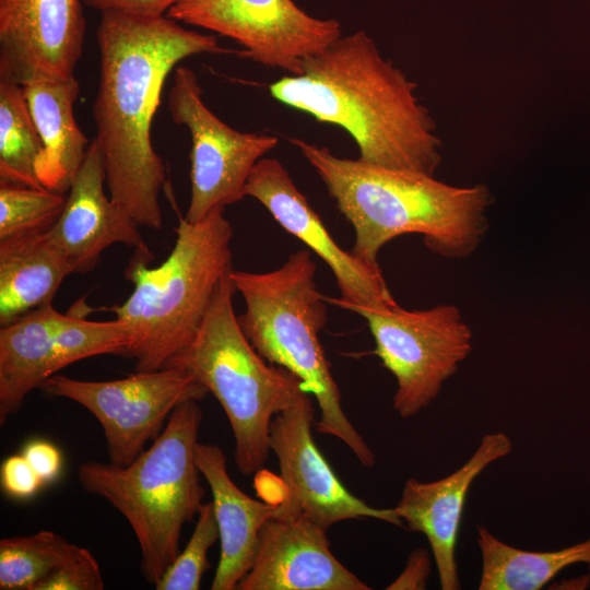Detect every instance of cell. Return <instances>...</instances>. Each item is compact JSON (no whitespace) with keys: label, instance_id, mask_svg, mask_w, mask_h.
I'll list each match as a JSON object with an SVG mask.
<instances>
[{"label":"cell","instance_id":"9c48e42d","mask_svg":"<svg viewBox=\"0 0 590 590\" xmlns=\"http://www.w3.org/2000/svg\"><path fill=\"white\" fill-rule=\"evenodd\" d=\"M131 346V331L119 319L91 321L61 314L51 304L1 326L0 423L60 369L105 354L127 358Z\"/></svg>","mask_w":590,"mask_h":590},{"label":"cell","instance_id":"9a60e30c","mask_svg":"<svg viewBox=\"0 0 590 590\" xmlns=\"http://www.w3.org/2000/svg\"><path fill=\"white\" fill-rule=\"evenodd\" d=\"M83 7L82 0H0V79L24 85L75 76Z\"/></svg>","mask_w":590,"mask_h":590},{"label":"cell","instance_id":"f546056e","mask_svg":"<svg viewBox=\"0 0 590 590\" xmlns=\"http://www.w3.org/2000/svg\"><path fill=\"white\" fill-rule=\"evenodd\" d=\"M180 0H82L84 7L103 13L163 16Z\"/></svg>","mask_w":590,"mask_h":590},{"label":"cell","instance_id":"603a6c76","mask_svg":"<svg viewBox=\"0 0 590 590\" xmlns=\"http://www.w3.org/2000/svg\"><path fill=\"white\" fill-rule=\"evenodd\" d=\"M42 150L22 85L0 79V181L44 188L35 170Z\"/></svg>","mask_w":590,"mask_h":590},{"label":"cell","instance_id":"ba28073f","mask_svg":"<svg viewBox=\"0 0 590 590\" xmlns=\"http://www.w3.org/2000/svg\"><path fill=\"white\" fill-rule=\"evenodd\" d=\"M349 310L367 321L375 354L397 381L393 409L404 418L429 406L472 352V330L455 305L405 310L396 304Z\"/></svg>","mask_w":590,"mask_h":590},{"label":"cell","instance_id":"d6986e66","mask_svg":"<svg viewBox=\"0 0 590 590\" xmlns=\"http://www.w3.org/2000/svg\"><path fill=\"white\" fill-rule=\"evenodd\" d=\"M196 462L212 493L221 554L212 590H235L251 569L263 526L274 517L275 504L245 494L231 479L221 447L198 441Z\"/></svg>","mask_w":590,"mask_h":590},{"label":"cell","instance_id":"f1b7e54d","mask_svg":"<svg viewBox=\"0 0 590 590\" xmlns=\"http://www.w3.org/2000/svg\"><path fill=\"white\" fill-rule=\"evenodd\" d=\"M44 484L54 482L61 473L62 455L59 448L45 439H32L21 451Z\"/></svg>","mask_w":590,"mask_h":590},{"label":"cell","instance_id":"7c38bea8","mask_svg":"<svg viewBox=\"0 0 590 590\" xmlns=\"http://www.w3.org/2000/svg\"><path fill=\"white\" fill-rule=\"evenodd\" d=\"M166 15L228 37L241 57L288 75L342 36L339 21L314 17L293 0H180Z\"/></svg>","mask_w":590,"mask_h":590},{"label":"cell","instance_id":"d4e9b609","mask_svg":"<svg viewBox=\"0 0 590 590\" xmlns=\"http://www.w3.org/2000/svg\"><path fill=\"white\" fill-rule=\"evenodd\" d=\"M67 194L0 181V241L49 232L61 215Z\"/></svg>","mask_w":590,"mask_h":590},{"label":"cell","instance_id":"cb8c5ba5","mask_svg":"<svg viewBox=\"0 0 590 590\" xmlns=\"http://www.w3.org/2000/svg\"><path fill=\"white\" fill-rule=\"evenodd\" d=\"M62 535L40 530L0 541V589L35 590L78 551Z\"/></svg>","mask_w":590,"mask_h":590},{"label":"cell","instance_id":"5bb4252c","mask_svg":"<svg viewBox=\"0 0 590 590\" xmlns=\"http://www.w3.org/2000/svg\"><path fill=\"white\" fill-rule=\"evenodd\" d=\"M245 194L259 201L283 229L302 240L331 269L340 297H326L329 304L346 310L355 306L379 308L397 304L380 267L338 245L279 160L263 157L255 165Z\"/></svg>","mask_w":590,"mask_h":590},{"label":"cell","instance_id":"484cf974","mask_svg":"<svg viewBox=\"0 0 590 590\" xmlns=\"http://www.w3.org/2000/svg\"><path fill=\"white\" fill-rule=\"evenodd\" d=\"M220 539L212 502L203 503L194 530L176 559L154 587L156 590H198L210 565L208 552Z\"/></svg>","mask_w":590,"mask_h":590},{"label":"cell","instance_id":"7402d4cb","mask_svg":"<svg viewBox=\"0 0 590 590\" xmlns=\"http://www.w3.org/2000/svg\"><path fill=\"white\" fill-rule=\"evenodd\" d=\"M476 530L482 559L480 590H539L571 565L590 568V538L562 550L536 552L511 546L483 526Z\"/></svg>","mask_w":590,"mask_h":590},{"label":"cell","instance_id":"30bf717a","mask_svg":"<svg viewBox=\"0 0 590 590\" xmlns=\"http://www.w3.org/2000/svg\"><path fill=\"white\" fill-rule=\"evenodd\" d=\"M42 388L93 414L103 427L109 462L120 467L130 464L158 437L178 405L200 402L209 393L192 374L177 367L135 371L107 381L56 374Z\"/></svg>","mask_w":590,"mask_h":590},{"label":"cell","instance_id":"2e32d148","mask_svg":"<svg viewBox=\"0 0 590 590\" xmlns=\"http://www.w3.org/2000/svg\"><path fill=\"white\" fill-rule=\"evenodd\" d=\"M511 450L508 435L487 434L472 456L447 476L429 482L411 477L404 484L393 508L406 530L426 536L442 590L460 588L456 548L468 492L488 465Z\"/></svg>","mask_w":590,"mask_h":590},{"label":"cell","instance_id":"e0dca14e","mask_svg":"<svg viewBox=\"0 0 590 590\" xmlns=\"http://www.w3.org/2000/svg\"><path fill=\"white\" fill-rule=\"evenodd\" d=\"M326 529L304 516L273 517L238 590H369L332 554Z\"/></svg>","mask_w":590,"mask_h":590},{"label":"cell","instance_id":"44dd1931","mask_svg":"<svg viewBox=\"0 0 590 590\" xmlns=\"http://www.w3.org/2000/svg\"><path fill=\"white\" fill-rule=\"evenodd\" d=\"M70 274L71 264L48 232L0 241V326L50 305Z\"/></svg>","mask_w":590,"mask_h":590},{"label":"cell","instance_id":"ffe728a7","mask_svg":"<svg viewBox=\"0 0 590 590\" xmlns=\"http://www.w3.org/2000/svg\"><path fill=\"white\" fill-rule=\"evenodd\" d=\"M22 88L43 144L36 176L45 189L68 193L91 144L74 116L79 81H34Z\"/></svg>","mask_w":590,"mask_h":590},{"label":"cell","instance_id":"8992f818","mask_svg":"<svg viewBox=\"0 0 590 590\" xmlns=\"http://www.w3.org/2000/svg\"><path fill=\"white\" fill-rule=\"evenodd\" d=\"M202 418L199 401H186L130 464L85 461L78 467L83 491L108 502L130 524L143 578L154 587L180 552L184 526L203 504L194 456Z\"/></svg>","mask_w":590,"mask_h":590},{"label":"cell","instance_id":"4dcf8cb0","mask_svg":"<svg viewBox=\"0 0 590 590\" xmlns=\"http://www.w3.org/2000/svg\"><path fill=\"white\" fill-rule=\"evenodd\" d=\"M432 571V559L426 548L414 550L403 571L387 587L388 590L425 589Z\"/></svg>","mask_w":590,"mask_h":590},{"label":"cell","instance_id":"5b68a950","mask_svg":"<svg viewBox=\"0 0 590 590\" xmlns=\"http://www.w3.org/2000/svg\"><path fill=\"white\" fill-rule=\"evenodd\" d=\"M317 264L311 252H293L278 269L255 273L233 270L236 291L246 309L237 316L239 327L268 363L297 376L318 403L319 433L345 444L366 468L376 463L374 451L345 415L339 387L320 342L327 323L326 296L317 287Z\"/></svg>","mask_w":590,"mask_h":590},{"label":"cell","instance_id":"4316f807","mask_svg":"<svg viewBox=\"0 0 590 590\" xmlns=\"http://www.w3.org/2000/svg\"><path fill=\"white\" fill-rule=\"evenodd\" d=\"M104 586L98 562L87 548L79 546L74 555L35 590H103Z\"/></svg>","mask_w":590,"mask_h":590},{"label":"cell","instance_id":"83f0119b","mask_svg":"<svg viewBox=\"0 0 590 590\" xmlns=\"http://www.w3.org/2000/svg\"><path fill=\"white\" fill-rule=\"evenodd\" d=\"M0 481L4 493L16 499L33 497L44 485L22 453L9 456L2 461Z\"/></svg>","mask_w":590,"mask_h":590},{"label":"cell","instance_id":"277c9868","mask_svg":"<svg viewBox=\"0 0 590 590\" xmlns=\"http://www.w3.org/2000/svg\"><path fill=\"white\" fill-rule=\"evenodd\" d=\"M225 208L197 223L178 215L168 257L150 268L153 256L134 252L125 276L134 287L109 309L132 335L127 358L135 371L164 368L196 337L223 278L233 270V227Z\"/></svg>","mask_w":590,"mask_h":590},{"label":"cell","instance_id":"3957f363","mask_svg":"<svg viewBox=\"0 0 590 590\" xmlns=\"http://www.w3.org/2000/svg\"><path fill=\"white\" fill-rule=\"evenodd\" d=\"M296 146L324 184L354 229L351 252L379 266L390 240L420 234L429 251L447 259L469 258L488 229L492 194L487 186L456 187L433 175L338 157L298 138Z\"/></svg>","mask_w":590,"mask_h":590},{"label":"cell","instance_id":"7a4b0ae2","mask_svg":"<svg viewBox=\"0 0 590 590\" xmlns=\"http://www.w3.org/2000/svg\"><path fill=\"white\" fill-rule=\"evenodd\" d=\"M417 84L385 59L364 31L340 36L304 62L298 75L269 86L271 96L319 122L344 129L358 160L435 176L441 141Z\"/></svg>","mask_w":590,"mask_h":590},{"label":"cell","instance_id":"ac0fdd59","mask_svg":"<svg viewBox=\"0 0 590 590\" xmlns=\"http://www.w3.org/2000/svg\"><path fill=\"white\" fill-rule=\"evenodd\" d=\"M105 187L104 160L94 138L67 193L63 211L48 232L73 273L94 270L102 253L115 244L153 256L140 226L106 194Z\"/></svg>","mask_w":590,"mask_h":590},{"label":"cell","instance_id":"52a82bcc","mask_svg":"<svg viewBox=\"0 0 590 590\" xmlns=\"http://www.w3.org/2000/svg\"><path fill=\"white\" fill-rule=\"evenodd\" d=\"M232 271L221 281L193 340L165 367L189 371L216 398L232 428L236 467L251 475L271 452L272 420L306 391L297 376L268 363L243 333L234 310Z\"/></svg>","mask_w":590,"mask_h":590},{"label":"cell","instance_id":"4fadbf2b","mask_svg":"<svg viewBox=\"0 0 590 590\" xmlns=\"http://www.w3.org/2000/svg\"><path fill=\"white\" fill-rule=\"evenodd\" d=\"M314 415L311 399L305 392L271 422L270 448L285 488V497L275 504L274 517L304 516L326 530L358 518L403 527L394 508L371 507L342 484L314 440Z\"/></svg>","mask_w":590,"mask_h":590},{"label":"cell","instance_id":"8fae6325","mask_svg":"<svg viewBox=\"0 0 590 590\" xmlns=\"http://www.w3.org/2000/svg\"><path fill=\"white\" fill-rule=\"evenodd\" d=\"M197 74L177 67L168 94L172 120L191 137V196L184 217L203 220L212 210L243 200L255 165L278 145L271 134L240 132L222 121L202 101Z\"/></svg>","mask_w":590,"mask_h":590},{"label":"cell","instance_id":"6da1fadb","mask_svg":"<svg viewBox=\"0 0 590 590\" xmlns=\"http://www.w3.org/2000/svg\"><path fill=\"white\" fill-rule=\"evenodd\" d=\"M93 117L109 197L139 226L161 229L166 169L151 129L168 74L184 59L232 52L216 37L163 16L103 13Z\"/></svg>","mask_w":590,"mask_h":590}]
</instances>
